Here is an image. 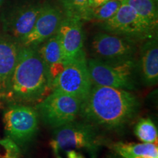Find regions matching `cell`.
<instances>
[{
  "mask_svg": "<svg viewBox=\"0 0 158 158\" xmlns=\"http://www.w3.org/2000/svg\"><path fill=\"white\" fill-rule=\"evenodd\" d=\"M64 19V15L60 7L48 1L45 2L30 32L20 44L22 46L37 48L56 34Z\"/></svg>",
  "mask_w": 158,
  "mask_h": 158,
  "instance_id": "11",
  "label": "cell"
},
{
  "mask_svg": "<svg viewBox=\"0 0 158 158\" xmlns=\"http://www.w3.org/2000/svg\"><path fill=\"white\" fill-rule=\"evenodd\" d=\"M142 42L137 62L138 75L145 86H155L158 81L157 37L155 36Z\"/></svg>",
  "mask_w": 158,
  "mask_h": 158,
  "instance_id": "14",
  "label": "cell"
},
{
  "mask_svg": "<svg viewBox=\"0 0 158 158\" xmlns=\"http://www.w3.org/2000/svg\"><path fill=\"white\" fill-rule=\"evenodd\" d=\"M109 0H88L89 5L91 9L95 8L99 6H101L106 2H107Z\"/></svg>",
  "mask_w": 158,
  "mask_h": 158,
  "instance_id": "22",
  "label": "cell"
},
{
  "mask_svg": "<svg viewBox=\"0 0 158 158\" xmlns=\"http://www.w3.org/2000/svg\"><path fill=\"white\" fill-rule=\"evenodd\" d=\"M137 41L111 33L98 32L91 44L93 58L106 62L116 63L135 59Z\"/></svg>",
  "mask_w": 158,
  "mask_h": 158,
  "instance_id": "10",
  "label": "cell"
},
{
  "mask_svg": "<svg viewBox=\"0 0 158 158\" xmlns=\"http://www.w3.org/2000/svg\"><path fill=\"white\" fill-rule=\"evenodd\" d=\"M64 65L84 52V35L82 21L65 18L56 31Z\"/></svg>",
  "mask_w": 158,
  "mask_h": 158,
  "instance_id": "12",
  "label": "cell"
},
{
  "mask_svg": "<svg viewBox=\"0 0 158 158\" xmlns=\"http://www.w3.org/2000/svg\"><path fill=\"white\" fill-rule=\"evenodd\" d=\"M21 44L8 35L0 36V97L7 98Z\"/></svg>",
  "mask_w": 158,
  "mask_h": 158,
  "instance_id": "13",
  "label": "cell"
},
{
  "mask_svg": "<svg viewBox=\"0 0 158 158\" xmlns=\"http://www.w3.org/2000/svg\"><path fill=\"white\" fill-rule=\"evenodd\" d=\"M140 106L138 98L129 91L93 84L80 115L95 127L119 130L137 115Z\"/></svg>",
  "mask_w": 158,
  "mask_h": 158,
  "instance_id": "1",
  "label": "cell"
},
{
  "mask_svg": "<svg viewBox=\"0 0 158 158\" xmlns=\"http://www.w3.org/2000/svg\"><path fill=\"white\" fill-rule=\"evenodd\" d=\"M153 1H155V2H157V0H153Z\"/></svg>",
  "mask_w": 158,
  "mask_h": 158,
  "instance_id": "26",
  "label": "cell"
},
{
  "mask_svg": "<svg viewBox=\"0 0 158 158\" xmlns=\"http://www.w3.org/2000/svg\"><path fill=\"white\" fill-rule=\"evenodd\" d=\"M19 147L10 138L0 140V158H19Z\"/></svg>",
  "mask_w": 158,
  "mask_h": 158,
  "instance_id": "21",
  "label": "cell"
},
{
  "mask_svg": "<svg viewBox=\"0 0 158 158\" xmlns=\"http://www.w3.org/2000/svg\"><path fill=\"white\" fill-rule=\"evenodd\" d=\"M92 85L84 51L72 62L65 65L53 81L52 90L62 91L83 102L89 94Z\"/></svg>",
  "mask_w": 158,
  "mask_h": 158,
  "instance_id": "9",
  "label": "cell"
},
{
  "mask_svg": "<svg viewBox=\"0 0 158 158\" xmlns=\"http://www.w3.org/2000/svg\"><path fill=\"white\" fill-rule=\"evenodd\" d=\"M99 23L106 32L128 37L137 42L155 37L157 31V29L146 22L131 7L122 2L113 17Z\"/></svg>",
  "mask_w": 158,
  "mask_h": 158,
  "instance_id": "7",
  "label": "cell"
},
{
  "mask_svg": "<svg viewBox=\"0 0 158 158\" xmlns=\"http://www.w3.org/2000/svg\"><path fill=\"white\" fill-rule=\"evenodd\" d=\"M114 152L123 158H158L157 143H122L113 145Z\"/></svg>",
  "mask_w": 158,
  "mask_h": 158,
  "instance_id": "16",
  "label": "cell"
},
{
  "mask_svg": "<svg viewBox=\"0 0 158 158\" xmlns=\"http://www.w3.org/2000/svg\"><path fill=\"white\" fill-rule=\"evenodd\" d=\"M134 133L143 143H157V129L150 118H142L136 124Z\"/></svg>",
  "mask_w": 158,
  "mask_h": 158,
  "instance_id": "19",
  "label": "cell"
},
{
  "mask_svg": "<svg viewBox=\"0 0 158 158\" xmlns=\"http://www.w3.org/2000/svg\"><path fill=\"white\" fill-rule=\"evenodd\" d=\"M101 140L97 127L86 121L71 122L55 128L50 145L55 155L69 150L87 149L94 151L99 147Z\"/></svg>",
  "mask_w": 158,
  "mask_h": 158,
  "instance_id": "4",
  "label": "cell"
},
{
  "mask_svg": "<svg viewBox=\"0 0 158 158\" xmlns=\"http://www.w3.org/2000/svg\"><path fill=\"white\" fill-rule=\"evenodd\" d=\"M82 102L78 98L53 89L37 105L39 118L45 125L57 128L76 120L80 115Z\"/></svg>",
  "mask_w": 158,
  "mask_h": 158,
  "instance_id": "5",
  "label": "cell"
},
{
  "mask_svg": "<svg viewBox=\"0 0 158 158\" xmlns=\"http://www.w3.org/2000/svg\"><path fill=\"white\" fill-rule=\"evenodd\" d=\"M40 56L48 68L52 87L53 81L64 68L62 50L56 33L37 47Z\"/></svg>",
  "mask_w": 158,
  "mask_h": 158,
  "instance_id": "15",
  "label": "cell"
},
{
  "mask_svg": "<svg viewBox=\"0 0 158 158\" xmlns=\"http://www.w3.org/2000/svg\"><path fill=\"white\" fill-rule=\"evenodd\" d=\"M51 91L48 68L37 48L21 45L7 98L24 102H40Z\"/></svg>",
  "mask_w": 158,
  "mask_h": 158,
  "instance_id": "2",
  "label": "cell"
},
{
  "mask_svg": "<svg viewBox=\"0 0 158 158\" xmlns=\"http://www.w3.org/2000/svg\"><path fill=\"white\" fill-rule=\"evenodd\" d=\"M39 115L36 108L25 105H13L3 116L5 133L18 146L31 142L38 130Z\"/></svg>",
  "mask_w": 158,
  "mask_h": 158,
  "instance_id": "8",
  "label": "cell"
},
{
  "mask_svg": "<svg viewBox=\"0 0 158 158\" xmlns=\"http://www.w3.org/2000/svg\"><path fill=\"white\" fill-rule=\"evenodd\" d=\"M87 66L93 84L127 91L137 87L138 72L135 59L110 63L92 57L87 59Z\"/></svg>",
  "mask_w": 158,
  "mask_h": 158,
  "instance_id": "3",
  "label": "cell"
},
{
  "mask_svg": "<svg viewBox=\"0 0 158 158\" xmlns=\"http://www.w3.org/2000/svg\"><path fill=\"white\" fill-rule=\"evenodd\" d=\"M127 4L154 28L157 29L158 22V10L156 2L153 0H121Z\"/></svg>",
  "mask_w": 158,
  "mask_h": 158,
  "instance_id": "17",
  "label": "cell"
},
{
  "mask_svg": "<svg viewBox=\"0 0 158 158\" xmlns=\"http://www.w3.org/2000/svg\"><path fill=\"white\" fill-rule=\"evenodd\" d=\"M43 3L40 0H18L6 7L1 19L7 35L21 43L32 29Z\"/></svg>",
  "mask_w": 158,
  "mask_h": 158,
  "instance_id": "6",
  "label": "cell"
},
{
  "mask_svg": "<svg viewBox=\"0 0 158 158\" xmlns=\"http://www.w3.org/2000/svg\"><path fill=\"white\" fill-rule=\"evenodd\" d=\"M122 5L121 0H109L101 6L91 10L89 21L102 23L110 19L116 14Z\"/></svg>",
  "mask_w": 158,
  "mask_h": 158,
  "instance_id": "20",
  "label": "cell"
},
{
  "mask_svg": "<svg viewBox=\"0 0 158 158\" xmlns=\"http://www.w3.org/2000/svg\"><path fill=\"white\" fill-rule=\"evenodd\" d=\"M65 153L67 158H85L82 154L78 152L76 150H69Z\"/></svg>",
  "mask_w": 158,
  "mask_h": 158,
  "instance_id": "23",
  "label": "cell"
},
{
  "mask_svg": "<svg viewBox=\"0 0 158 158\" xmlns=\"http://www.w3.org/2000/svg\"><path fill=\"white\" fill-rule=\"evenodd\" d=\"M4 1H5V0H0V7H1V6L2 5Z\"/></svg>",
  "mask_w": 158,
  "mask_h": 158,
  "instance_id": "25",
  "label": "cell"
},
{
  "mask_svg": "<svg viewBox=\"0 0 158 158\" xmlns=\"http://www.w3.org/2000/svg\"><path fill=\"white\" fill-rule=\"evenodd\" d=\"M107 158H123L122 157H121V156H119L118 155H111V156H109V157H108Z\"/></svg>",
  "mask_w": 158,
  "mask_h": 158,
  "instance_id": "24",
  "label": "cell"
},
{
  "mask_svg": "<svg viewBox=\"0 0 158 158\" xmlns=\"http://www.w3.org/2000/svg\"><path fill=\"white\" fill-rule=\"evenodd\" d=\"M60 8L68 19L87 21L91 9L88 0H58Z\"/></svg>",
  "mask_w": 158,
  "mask_h": 158,
  "instance_id": "18",
  "label": "cell"
}]
</instances>
